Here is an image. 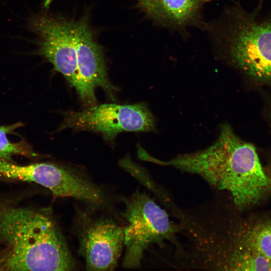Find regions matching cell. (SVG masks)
<instances>
[{"mask_svg": "<svg viewBox=\"0 0 271 271\" xmlns=\"http://www.w3.org/2000/svg\"><path fill=\"white\" fill-rule=\"evenodd\" d=\"M186 211V210H185V211H184V213L183 214L182 217H181V218H180V221H179V224H180V220H181V218H182L183 215H184V213ZM181 247H182V246H181ZM181 251H182V247H181ZM181 253H180V258H179V261H180V264H181V266H182V264H181V262H180V256H181Z\"/></svg>", "mask_w": 271, "mask_h": 271, "instance_id": "13", "label": "cell"}, {"mask_svg": "<svg viewBox=\"0 0 271 271\" xmlns=\"http://www.w3.org/2000/svg\"><path fill=\"white\" fill-rule=\"evenodd\" d=\"M59 130L71 128L98 132L109 142L122 131L149 132L155 128L153 115L144 103L103 104L80 112H65Z\"/></svg>", "mask_w": 271, "mask_h": 271, "instance_id": "5", "label": "cell"}, {"mask_svg": "<svg viewBox=\"0 0 271 271\" xmlns=\"http://www.w3.org/2000/svg\"><path fill=\"white\" fill-rule=\"evenodd\" d=\"M22 125L18 122L7 125H0V160L12 161V157L15 155L26 157L36 156L29 145L24 142L13 143L8 137L14 131Z\"/></svg>", "mask_w": 271, "mask_h": 271, "instance_id": "12", "label": "cell"}, {"mask_svg": "<svg viewBox=\"0 0 271 271\" xmlns=\"http://www.w3.org/2000/svg\"><path fill=\"white\" fill-rule=\"evenodd\" d=\"M28 27L37 36V53L76 89L78 79L74 21L37 14L29 18Z\"/></svg>", "mask_w": 271, "mask_h": 271, "instance_id": "7", "label": "cell"}, {"mask_svg": "<svg viewBox=\"0 0 271 271\" xmlns=\"http://www.w3.org/2000/svg\"></svg>", "mask_w": 271, "mask_h": 271, "instance_id": "15", "label": "cell"}, {"mask_svg": "<svg viewBox=\"0 0 271 271\" xmlns=\"http://www.w3.org/2000/svg\"><path fill=\"white\" fill-rule=\"evenodd\" d=\"M146 161L197 175L214 188L225 192L239 211L256 204L271 188L255 147L240 139L223 123L216 141L201 151L181 154L169 160L150 154Z\"/></svg>", "mask_w": 271, "mask_h": 271, "instance_id": "1", "label": "cell"}, {"mask_svg": "<svg viewBox=\"0 0 271 271\" xmlns=\"http://www.w3.org/2000/svg\"><path fill=\"white\" fill-rule=\"evenodd\" d=\"M0 270H72L75 261L48 213L28 208L0 212Z\"/></svg>", "mask_w": 271, "mask_h": 271, "instance_id": "2", "label": "cell"}, {"mask_svg": "<svg viewBox=\"0 0 271 271\" xmlns=\"http://www.w3.org/2000/svg\"><path fill=\"white\" fill-rule=\"evenodd\" d=\"M220 270H271V261L256 250L248 246L233 250L225 258Z\"/></svg>", "mask_w": 271, "mask_h": 271, "instance_id": "11", "label": "cell"}, {"mask_svg": "<svg viewBox=\"0 0 271 271\" xmlns=\"http://www.w3.org/2000/svg\"><path fill=\"white\" fill-rule=\"evenodd\" d=\"M74 29L78 79L76 89L81 100L91 107L95 105V87H102L114 100L116 88L108 79L103 52L95 41L87 19L74 22Z\"/></svg>", "mask_w": 271, "mask_h": 271, "instance_id": "9", "label": "cell"}, {"mask_svg": "<svg viewBox=\"0 0 271 271\" xmlns=\"http://www.w3.org/2000/svg\"><path fill=\"white\" fill-rule=\"evenodd\" d=\"M230 18L223 35L229 61L252 80L271 84V18L237 9Z\"/></svg>", "mask_w": 271, "mask_h": 271, "instance_id": "4", "label": "cell"}, {"mask_svg": "<svg viewBox=\"0 0 271 271\" xmlns=\"http://www.w3.org/2000/svg\"><path fill=\"white\" fill-rule=\"evenodd\" d=\"M0 178L34 182L59 197H72L92 206L104 202L101 189L74 171L51 163L18 165L0 160Z\"/></svg>", "mask_w": 271, "mask_h": 271, "instance_id": "6", "label": "cell"}, {"mask_svg": "<svg viewBox=\"0 0 271 271\" xmlns=\"http://www.w3.org/2000/svg\"><path fill=\"white\" fill-rule=\"evenodd\" d=\"M122 216L128 222L124 227L125 253L123 267L140 266L145 252L152 245L175 249L180 245L179 227L168 212L145 192L137 190L125 202Z\"/></svg>", "mask_w": 271, "mask_h": 271, "instance_id": "3", "label": "cell"}, {"mask_svg": "<svg viewBox=\"0 0 271 271\" xmlns=\"http://www.w3.org/2000/svg\"><path fill=\"white\" fill-rule=\"evenodd\" d=\"M269 117H270V120H271V110H270V113H269Z\"/></svg>", "mask_w": 271, "mask_h": 271, "instance_id": "14", "label": "cell"}, {"mask_svg": "<svg viewBox=\"0 0 271 271\" xmlns=\"http://www.w3.org/2000/svg\"><path fill=\"white\" fill-rule=\"evenodd\" d=\"M124 229L111 219L84 218L78 236L87 270L114 269L124 245Z\"/></svg>", "mask_w": 271, "mask_h": 271, "instance_id": "8", "label": "cell"}, {"mask_svg": "<svg viewBox=\"0 0 271 271\" xmlns=\"http://www.w3.org/2000/svg\"><path fill=\"white\" fill-rule=\"evenodd\" d=\"M210 0H137L139 8L158 24L182 28L196 24L202 7Z\"/></svg>", "mask_w": 271, "mask_h": 271, "instance_id": "10", "label": "cell"}]
</instances>
